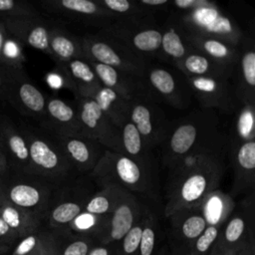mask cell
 <instances>
[{
	"instance_id": "cell-22",
	"label": "cell",
	"mask_w": 255,
	"mask_h": 255,
	"mask_svg": "<svg viewBox=\"0 0 255 255\" xmlns=\"http://www.w3.org/2000/svg\"><path fill=\"white\" fill-rule=\"evenodd\" d=\"M55 21L43 16L2 19L8 32L23 43L24 46L28 45L49 57V34Z\"/></svg>"
},
{
	"instance_id": "cell-8",
	"label": "cell",
	"mask_w": 255,
	"mask_h": 255,
	"mask_svg": "<svg viewBox=\"0 0 255 255\" xmlns=\"http://www.w3.org/2000/svg\"><path fill=\"white\" fill-rule=\"evenodd\" d=\"M0 66L4 75L3 101L21 115L41 123L45 119L47 96L33 84L24 68Z\"/></svg>"
},
{
	"instance_id": "cell-1",
	"label": "cell",
	"mask_w": 255,
	"mask_h": 255,
	"mask_svg": "<svg viewBox=\"0 0 255 255\" xmlns=\"http://www.w3.org/2000/svg\"><path fill=\"white\" fill-rule=\"evenodd\" d=\"M220 130L219 118L216 112L208 109H197L183 118L170 122L168 131L162 141L161 163L167 167L179 157L200 147L226 140Z\"/></svg>"
},
{
	"instance_id": "cell-27",
	"label": "cell",
	"mask_w": 255,
	"mask_h": 255,
	"mask_svg": "<svg viewBox=\"0 0 255 255\" xmlns=\"http://www.w3.org/2000/svg\"><path fill=\"white\" fill-rule=\"evenodd\" d=\"M50 58L56 65L84 58L81 38L67 30L60 21H55L49 34Z\"/></svg>"
},
{
	"instance_id": "cell-10",
	"label": "cell",
	"mask_w": 255,
	"mask_h": 255,
	"mask_svg": "<svg viewBox=\"0 0 255 255\" xmlns=\"http://www.w3.org/2000/svg\"><path fill=\"white\" fill-rule=\"evenodd\" d=\"M140 80L147 96L154 102L160 101L178 110L189 107L192 93L184 77L181 79L174 71L148 63Z\"/></svg>"
},
{
	"instance_id": "cell-18",
	"label": "cell",
	"mask_w": 255,
	"mask_h": 255,
	"mask_svg": "<svg viewBox=\"0 0 255 255\" xmlns=\"http://www.w3.org/2000/svg\"><path fill=\"white\" fill-rule=\"evenodd\" d=\"M232 83L235 96L241 106L255 108V50L254 41L244 38L239 44L238 58L234 66Z\"/></svg>"
},
{
	"instance_id": "cell-3",
	"label": "cell",
	"mask_w": 255,
	"mask_h": 255,
	"mask_svg": "<svg viewBox=\"0 0 255 255\" xmlns=\"http://www.w3.org/2000/svg\"><path fill=\"white\" fill-rule=\"evenodd\" d=\"M101 188L117 186L131 193L152 196L156 174L120 152L106 149L96 167L88 174Z\"/></svg>"
},
{
	"instance_id": "cell-7",
	"label": "cell",
	"mask_w": 255,
	"mask_h": 255,
	"mask_svg": "<svg viewBox=\"0 0 255 255\" xmlns=\"http://www.w3.org/2000/svg\"><path fill=\"white\" fill-rule=\"evenodd\" d=\"M96 184L88 174H80L58 187L53 195L45 219L56 231L66 230L68 225L83 211L89 198L96 192Z\"/></svg>"
},
{
	"instance_id": "cell-44",
	"label": "cell",
	"mask_w": 255,
	"mask_h": 255,
	"mask_svg": "<svg viewBox=\"0 0 255 255\" xmlns=\"http://www.w3.org/2000/svg\"><path fill=\"white\" fill-rule=\"evenodd\" d=\"M239 121L237 124V137L242 139L255 138L254 133V109L242 106L239 110Z\"/></svg>"
},
{
	"instance_id": "cell-21",
	"label": "cell",
	"mask_w": 255,
	"mask_h": 255,
	"mask_svg": "<svg viewBox=\"0 0 255 255\" xmlns=\"http://www.w3.org/2000/svg\"><path fill=\"white\" fill-rule=\"evenodd\" d=\"M53 136L79 174H89L107 149L98 141L82 134Z\"/></svg>"
},
{
	"instance_id": "cell-46",
	"label": "cell",
	"mask_w": 255,
	"mask_h": 255,
	"mask_svg": "<svg viewBox=\"0 0 255 255\" xmlns=\"http://www.w3.org/2000/svg\"><path fill=\"white\" fill-rule=\"evenodd\" d=\"M91 249V241L88 238H79L71 241L60 255H88Z\"/></svg>"
},
{
	"instance_id": "cell-37",
	"label": "cell",
	"mask_w": 255,
	"mask_h": 255,
	"mask_svg": "<svg viewBox=\"0 0 255 255\" xmlns=\"http://www.w3.org/2000/svg\"><path fill=\"white\" fill-rule=\"evenodd\" d=\"M109 215H95L82 211L67 227L80 235H97L98 237L104 230Z\"/></svg>"
},
{
	"instance_id": "cell-54",
	"label": "cell",
	"mask_w": 255,
	"mask_h": 255,
	"mask_svg": "<svg viewBox=\"0 0 255 255\" xmlns=\"http://www.w3.org/2000/svg\"><path fill=\"white\" fill-rule=\"evenodd\" d=\"M4 95V75L2 71V67L0 66V100H3Z\"/></svg>"
},
{
	"instance_id": "cell-15",
	"label": "cell",
	"mask_w": 255,
	"mask_h": 255,
	"mask_svg": "<svg viewBox=\"0 0 255 255\" xmlns=\"http://www.w3.org/2000/svg\"><path fill=\"white\" fill-rule=\"evenodd\" d=\"M40 5L50 14L87 25L104 28L113 23L112 16L98 0H45Z\"/></svg>"
},
{
	"instance_id": "cell-11",
	"label": "cell",
	"mask_w": 255,
	"mask_h": 255,
	"mask_svg": "<svg viewBox=\"0 0 255 255\" xmlns=\"http://www.w3.org/2000/svg\"><path fill=\"white\" fill-rule=\"evenodd\" d=\"M99 33L113 39L135 56L148 61L157 57L161 42V27L153 25L128 26L112 23L101 28Z\"/></svg>"
},
{
	"instance_id": "cell-43",
	"label": "cell",
	"mask_w": 255,
	"mask_h": 255,
	"mask_svg": "<svg viewBox=\"0 0 255 255\" xmlns=\"http://www.w3.org/2000/svg\"><path fill=\"white\" fill-rule=\"evenodd\" d=\"M144 223V207L139 220L130 228V230L121 240V255H138L139 242Z\"/></svg>"
},
{
	"instance_id": "cell-47",
	"label": "cell",
	"mask_w": 255,
	"mask_h": 255,
	"mask_svg": "<svg viewBox=\"0 0 255 255\" xmlns=\"http://www.w3.org/2000/svg\"><path fill=\"white\" fill-rule=\"evenodd\" d=\"M17 239L18 237L15 232L0 217V244H6L11 246V244Z\"/></svg>"
},
{
	"instance_id": "cell-50",
	"label": "cell",
	"mask_w": 255,
	"mask_h": 255,
	"mask_svg": "<svg viewBox=\"0 0 255 255\" xmlns=\"http://www.w3.org/2000/svg\"><path fill=\"white\" fill-rule=\"evenodd\" d=\"M9 174H10L9 165H8L5 153L3 151V148L0 144V180H4Z\"/></svg>"
},
{
	"instance_id": "cell-6",
	"label": "cell",
	"mask_w": 255,
	"mask_h": 255,
	"mask_svg": "<svg viewBox=\"0 0 255 255\" xmlns=\"http://www.w3.org/2000/svg\"><path fill=\"white\" fill-rule=\"evenodd\" d=\"M178 25L186 34L222 40L239 46L243 34L234 19L213 3L209 7L193 12L173 14Z\"/></svg>"
},
{
	"instance_id": "cell-16",
	"label": "cell",
	"mask_w": 255,
	"mask_h": 255,
	"mask_svg": "<svg viewBox=\"0 0 255 255\" xmlns=\"http://www.w3.org/2000/svg\"><path fill=\"white\" fill-rule=\"evenodd\" d=\"M142 212L143 206L135 195L124 189L116 207L109 214L106 226L99 238L105 244L121 241L139 220Z\"/></svg>"
},
{
	"instance_id": "cell-39",
	"label": "cell",
	"mask_w": 255,
	"mask_h": 255,
	"mask_svg": "<svg viewBox=\"0 0 255 255\" xmlns=\"http://www.w3.org/2000/svg\"><path fill=\"white\" fill-rule=\"evenodd\" d=\"M24 45L9 33L1 50L0 65L10 68H24Z\"/></svg>"
},
{
	"instance_id": "cell-51",
	"label": "cell",
	"mask_w": 255,
	"mask_h": 255,
	"mask_svg": "<svg viewBox=\"0 0 255 255\" xmlns=\"http://www.w3.org/2000/svg\"><path fill=\"white\" fill-rule=\"evenodd\" d=\"M230 255H254V249H253V243L247 242L238 249H236L233 253Z\"/></svg>"
},
{
	"instance_id": "cell-41",
	"label": "cell",
	"mask_w": 255,
	"mask_h": 255,
	"mask_svg": "<svg viewBox=\"0 0 255 255\" xmlns=\"http://www.w3.org/2000/svg\"><path fill=\"white\" fill-rule=\"evenodd\" d=\"M156 239V219L154 215L144 207V223L141 232L138 255H152Z\"/></svg>"
},
{
	"instance_id": "cell-26",
	"label": "cell",
	"mask_w": 255,
	"mask_h": 255,
	"mask_svg": "<svg viewBox=\"0 0 255 255\" xmlns=\"http://www.w3.org/2000/svg\"><path fill=\"white\" fill-rule=\"evenodd\" d=\"M110 13L113 23L128 26L153 25L154 12L140 5L137 1L129 0H98Z\"/></svg>"
},
{
	"instance_id": "cell-31",
	"label": "cell",
	"mask_w": 255,
	"mask_h": 255,
	"mask_svg": "<svg viewBox=\"0 0 255 255\" xmlns=\"http://www.w3.org/2000/svg\"><path fill=\"white\" fill-rule=\"evenodd\" d=\"M184 35L192 50L202 53L225 66L234 68L238 58L239 46H234L215 38L190 35L186 33H184Z\"/></svg>"
},
{
	"instance_id": "cell-57",
	"label": "cell",
	"mask_w": 255,
	"mask_h": 255,
	"mask_svg": "<svg viewBox=\"0 0 255 255\" xmlns=\"http://www.w3.org/2000/svg\"><path fill=\"white\" fill-rule=\"evenodd\" d=\"M2 201V195H1V180H0V203Z\"/></svg>"
},
{
	"instance_id": "cell-5",
	"label": "cell",
	"mask_w": 255,
	"mask_h": 255,
	"mask_svg": "<svg viewBox=\"0 0 255 255\" xmlns=\"http://www.w3.org/2000/svg\"><path fill=\"white\" fill-rule=\"evenodd\" d=\"M58 187L47 179L27 172L10 173L1 180L2 199L45 219Z\"/></svg>"
},
{
	"instance_id": "cell-34",
	"label": "cell",
	"mask_w": 255,
	"mask_h": 255,
	"mask_svg": "<svg viewBox=\"0 0 255 255\" xmlns=\"http://www.w3.org/2000/svg\"><path fill=\"white\" fill-rule=\"evenodd\" d=\"M102 112L121 129L122 126L128 120L130 102L120 97L115 92L101 87L92 97Z\"/></svg>"
},
{
	"instance_id": "cell-13",
	"label": "cell",
	"mask_w": 255,
	"mask_h": 255,
	"mask_svg": "<svg viewBox=\"0 0 255 255\" xmlns=\"http://www.w3.org/2000/svg\"><path fill=\"white\" fill-rule=\"evenodd\" d=\"M81 134L90 137L107 149L120 152V128L102 112L92 98L76 97Z\"/></svg>"
},
{
	"instance_id": "cell-28",
	"label": "cell",
	"mask_w": 255,
	"mask_h": 255,
	"mask_svg": "<svg viewBox=\"0 0 255 255\" xmlns=\"http://www.w3.org/2000/svg\"><path fill=\"white\" fill-rule=\"evenodd\" d=\"M120 153L128 156L156 174V161L144 139L129 119L120 129Z\"/></svg>"
},
{
	"instance_id": "cell-55",
	"label": "cell",
	"mask_w": 255,
	"mask_h": 255,
	"mask_svg": "<svg viewBox=\"0 0 255 255\" xmlns=\"http://www.w3.org/2000/svg\"><path fill=\"white\" fill-rule=\"evenodd\" d=\"M208 255H227V254H225L224 252H222L217 246L214 245V247L212 248V250L209 252Z\"/></svg>"
},
{
	"instance_id": "cell-58",
	"label": "cell",
	"mask_w": 255,
	"mask_h": 255,
	"mask_svg": "<svg viewBox=\"0 0 255 255\" xmlns=\"http://www.w3.org/2000/svg\"><path fill=\"white\" fill-rule=\"evenodd\" d=\"M0 119H1V114H0Z\"/></svg>"
},
{
	"instance_id": "cell-24",
	"label": "cell",
	"mask_w": 255,
	"mask_h": 255,
	"mask_svg": "<svg viewBox=\"0 0 255 255\" xmlns=\"http://www.w3.org/2000/svg\"><path fill=\"white\" fill-rule=\"evenodd\" d=\"M57 67L66 86L73 89L76 97L92 98L102 87L94 70L85 58L74 59Z\"/></svg>"
},
{
	"instance_id": "cell-38",
	"label": "cell",
	"mask_w": 255,
	"mask_h": 255,
	"mask_svg": "<svg viewBox=\"0 0 255 255\" xmlns=\"http://www.w3.org/2000/svg\"><path fill=\"white\" fill-rule=\"evenodd\" d=\"M54 237L53 231L39 229L32 234L20 238L12 255H33L47 245Z\"/></svg>"
},
{
	"instance_id": "cell-17",
	"label": "cell",
	"mask_w": 255,
	"mask_h": 255,
	"mask_svg": "<svg viewBox=\"0 0 255 255\" xmlns=\"http://www.w3.org/2000/svg\"><path fill=\"white\" fill-rule=\"evenodd\" d=\"M0 144L5 153L10 173L31 172L27 139L18 124L1 114Z\"/></svg>"
},
{
	"instance_id": "cell-20",
	"label": "cell",
	"mask_w": 255,
	"mask_h": 255,
	"mask_svg": "<svg viewBox=\"0 0 255 255\" xmlns=\"http://www.w3.org/2000/svg\"><path fill=\"white\" fill-rule=\"evenodd\" d=\"M39 127L57 136L81 134L76 103H70L59 97H47L45 119L39 123Z\"/></svg>"
},
{
	"instance_id": "cell-45",
	"label": "cell",
	"mask_w": 255,
	"mask_h": 255,
	"mask_svg": "<svg viewBox=\"0 0 255 255\" xmlns=\"http://www.w3.org/2000/svg\"><path fill=\"white\" fill-rule=\"evenodd\" d=\"M214 2L208 0H169V6L177 10V13H188L209 7Z\"/></svg>"
},
{
	"instance_id": "cell-33",
	"label": "cell",
	"mask_w": 255,
	"mask_h": 255,
	"mask_svg": "<svg viewBox=\"0 0 255 255\" xmlns=\"http://www.w3.org/2000/svg\"><path fill=\"white\" fill-rule=\"evenodd\" d=\"M0 217L15 232L18 239L38 231L44 220L39 215L3 199L0 203Z\"/></svg>"
},
{
	"instance_id": "cell-36",
	"label": "cell",
	"mask_w": 255,
	"mask_h": 255,
	"mask_svg": "<svg viewBox=\"0 0 255 255\" xmlns=\"http://www.w3.org/2000/svg\"><path fill=\"white\" fill-rule=\"evenodd\" d=\"M123 190V188L117 186L101 188V190L96 191L89 198L84 206L83 211L102 216L111 214L116 207Z\"/></svg>"
},
{
	"instance_id": "cell-35",
	"label": "cell",
	"mask_w": 255,
	"mask_h": 255,
	"mask_svg": "<svg viewBox=\"0 0 255 255\" xmlns=\"http://www.w3.org/2000/svg\"><path fill=\"white\" fill-rule=\"evenodd\" d=\"M201 208L208 225H223L230 216L234 203L229 194L216 189L205 198Z\"/></svg>"
},
{
	"instance_id": "cell-29",
	"label": "cell",
	"mask_w": 255,
	"mask_h": 255,
	"mask_svg": "<svg viewBox=\"0 0 255 255\" xmlns=\"http://www.w3.org/2000/svg\"><path fill=\"white\" fill-rule=\"evenodd\" d=\"M191 50L182 29L171 15L161 27V42L157 57L175 66Z\"/></svg>"
},
{
	"instance_id": "cell-53",
	"label": "cell",
	"mask_w": 255,
	"mask_h": 255,
	"mask_svg": "<svg viewBox=\"0 0 255 255\" xmlns=\"http://www.w3.org/2000/svg\"><path fill=\"white\" fill-rule=\"evenodd\" d=\"M8 34H9V32H8L7 28L5 27V25L2 22V20H0V54H1L2 47L4 45V42H5L6 37L8 36Z\"/></svg>"
},
{
	"instance_id": "cell-4",
	"label": "cell",
	"mask_w": 255,
	"mask_h": 255,
	"mask_svg": "<svg viewBox=\"0 0 255 255\" xmlns=\"http://www.w3.org/2000/svg\"><path fill=\"white\" fill-rule=\"evenodd\" d=\"M224 170V158H221L166 184L165 216L168 217L180 209L201 206L205 198L219 186Z\"/></svg>"
},
{
	"instance_id": "cell-42",
	"label": "cell",
	"mask_w": 255,
	"mask_h": 255,
	"mask_svg": "<svg viewBox=\"0 0 255 255\" xmlns=\"http://www.w3.org/2000/svg\"><path fill=\"white\" fill-rule=\"evenodd\" d=\"M222 225H207L205 230L190 243L189 255H206L214 247Z\"/></svg>"
},
{
	"instance_id": "cell-32",
	"label": "cell",
	"mask_w": 255,
	"mask_h": 255,
	"mask_svg": "<svg viewBox=\"0 0 255 255\" xmlns=\"http://www.w3.org/2000/svg\"><path fill=\"white\" fill-rule=\"evenodd\" d=\"M173 236L179 240L193 242L207 227V221L201 206L180 209L170 216Z\"/></svg>"
},
{
	"instance_id": "cell-56",
	"label": "cell",
	"mask_w": 255,
	"mask_h": 255,
	"mask_svg": "<svg viewBox=\"0 0 255 255\" xmlns=\"http://www.w3.org/2000/svg\"><path fill=\"white\" fill-rule=\"evenodd\" d=\"M9 249H10V245L0 244V255H3V254H5V253H7Z\"/></svg>"
},
{
	"instance_id": "cell-40",
	"label": "cell",
	"mask_w": 255,
	"mask_h": 255,
	"mask_svg": "<svg viewBox=\"0 0 255 255\" xmlns=\"http://www.w3.org/2000/svg\"><path fill=\"white\" fill-rule=\"evenodd\" d=\"M41 13L26 1L0 0V20L16 17H38Z\"/></svg>"
},
{
	"instance_id": "cell-49",
	"label": "cell",
	"mask_w": 255,
	"mask_h": 255,
	"mask_svg": "<svg viewBox=\"0 0 255 255\" xmlns=\"http://www.w3.org/2000/svg\"><path fill=\"white\" fill-rule=\"evenodd\" d=\"M33 255H60L56 237H54L47 245H45L42 249H40Z\"/></svg>"
},
{
	"instance_id": "cell-48",
	"label": "cell",
	"mask_w": 255,
	"mask_h": 255,
	"mask_svg": "<svg viewBox=\"0 0 255 255\" xmlns=\"http://www.w3.org/2000/svg\"><path fill=\"white\" fill-rule=\"evenodd\" d=\"M137 2L151 11H154L155 9H164L169 6V0H137Z\"/></svg>"
},
{
	"instance_id": "cell-14",
	"label": "cell",
	"mask_w": 255,
	"mask_h": 255,
	"mask_svg": "<svg viewBox=\"0 0 255 255\" xmlns=\"http://www.w3.org/2000/svg\"><path fill=\"white\" fill-rule=\"evenodd\" d=\"M184 80L192 95L199 102L200 108L214 112L218 111L227 115L239 111L241 105L235 96L230 80L186 77H184Z\"/></svg>"
},
{
	"instance_id": "cell-30",
	"label": "cell",
	"mask_w": 255,
	"mask_h": 255,
	"mask_svg": "<svg viewBox=\"0 0 255 255\" xmlns=\"http://www.w3.org/2000/svg\"><path fill=\"white\" fill-rule=\"evenodd\" d=\"M249 232L248 214L244 208L233 215H230L223 223L215 246L227 255L247 243Z\"/></svg>"
},
{
	"instance_id": "cell-12",
	"label": "cell",
	"mask_w": 255,
	"mask_h": 255,
	"mask_svg": "<svg viewBox=\"0 0 255 255\" xmlns=\"http://www.w3.org/2000/svg\"><path fill=\"white\" fill-rule=\"evenodd\" d=\"M128 119L150 149L161 145L168 131L170 122H168L164 111L156 102L148 96L132 100Z\"/></svg>"
},
{
	"instance_id": "cell-25",
	"label": "cell",
	"mask_w": 255,
	"mask_h": 255,
	"mask_svg": "<svg viewBox=\"0 0 255 255\" xmlns=\"http://www.w3.org/2000/svg\"><path fill=\"white\" fill-rule=\"evenodd\" d=\"M186 78H218L231 80L234 68L191 50L174 66Z\"/></svg>"
},
{
	"instance_id": "cell-52",
	"label": "cell",
	"mask_w": 255,
	"mask_h": 255,
	"mask_svg": "<svg viewBox=\"0 0 255 255\" xmlns=\"http://www.w3.org/2000/svg\"><path fill=\"white\" fill-rule=\"evenodd\" d=\"M88 255H110V249L105 245L96 246L90 249Z\"/></svg>"
},
{
	"instance_id": "cell-9",
	"label": "cell",
	"mask_w": 255,
	"mask_h": 255,
	"mask_svg": "<svg viewBox=\"0 0 255 255\" xmlns=\"http://www.w3.org/2000/svg\"><path fill=\"white\" fill-rule=\"evenodd\" d=\"M81 38L83 55L86 60L103 64L141 77L148 61L141 59L113 39L101 34L87 33Z\"/></svg>"
},
{
	"instance_id": "cell-2",
	"label": "cell",
	"mask_w": 255,
	"mask_h": 255,
	"mask_svg": "<svg viewBox=\"0 0 255 255\" xmlns=\"http://www.w3.org/2000/svg\"><path fill=\"white\" fill-rule=\"evenodd\" d=\"M28 142L31 172L60 187L78 175L57 139L41 127L19 124Z\"/></svg>"
},
{
	"instance_id": "cell-19",
	"label": "cell",
	"mask_w": 255,
	"mask_h": 255,
	"mask_svg": "<svg viewBox=\"0 0 255 255\" xmlns=\"http://www.w3.org/2000/svg\"><path fill=\"white\" fill-rule=\"evenodd\" d=\"M229 152L233 168L231 195L252 191L255 183V138L236 137L230 144Z\"/></svg>"
},
{
	"instance_id": "cell-23",
	"label": "cell",
	"mask_w": 255,
	"mask_h": 255,
	"mask_svg": "<svg viewBox=\"0 0 255 255\" xmlns=\"http://www.w3.org/2000/svg\"><path fill=\"white\" fill-rule=\"evenodd\" d=\"M101 85L118 94L120 97L131 102L132 100L147 96L140 77L87 60Z\"/></svg>"
}]
</instances>
